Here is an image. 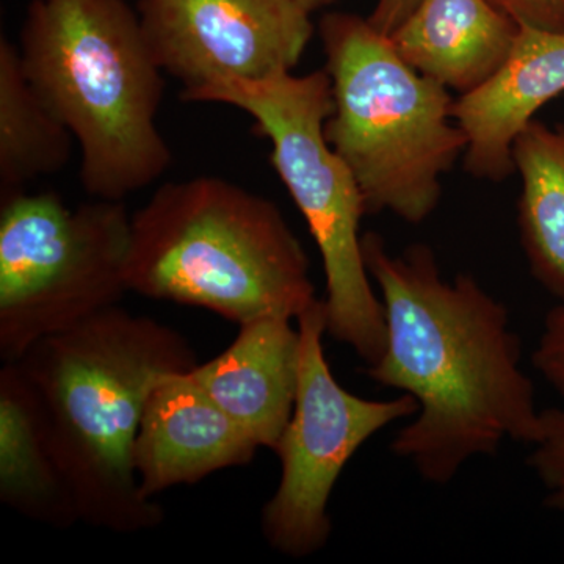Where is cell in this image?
<instances>
[{"mask_svg":"<svg viewBox=\"0 0 564 564\" xmlns=\"http://www.w3.org/2000/svg\"><path fill=\"white\" fill-rule=\"evenodd\" d=\"M417 3L419 0H378L369 22L378 32L389 36L413 13Z\"/></svg>","mask_w":564,"mask_h":564,"instance_id":"obj_20","label":"cell"},{"mask_svg":"<svg viewBox=\"0 0 564 564\" xmlns=\"http://www.w3.org/2000/svg\"><path fill=\"white\" fill-rule=\"evenodd\" d=\"M529 464L544 488V503L564 511V410L541 411L540 440L532 445Z\"/></svg>","mask_w":564,"mask_h":564,"instance_id":"obj_17","label":"cell"},{"mask_svg":"<svg viewBox=\"0 0 564 564\" xmlns=\"http://www.w3.org/2000/svg\"><path fill=\"white\" fill-rule=\"evenodd\" d=\"M126 282L239 326L293 321L317 300L310 259L276 204L214 176L166 182L131 215Z\"/></svg>","mask_w":564,"mask_h":564,"instance_id":"obj_4","label":"cell"},{"mask_svg":"<svg viewBox=\"0 0 564 564\" xmlns=\"http://www.w3.org/2000/svg\"><path fill=\"white\" fill-rule=\"evenodd\" d=\"M181 99L236 107L270 140L274 172L321 251L326 332L351 347L366 367L373 366L384 350V307L364 262L361 221L369 214L361 188L325 137L333 111L328 70L284 73L265 80L223 79Z\"/></svg>","mask_w":564,"mask_h":564,"instance_id":"obj_6","label":"cell"},{"mask_svg":"<svg viewBox=\"0 0 564 564\" xmlns=\"http://www.w3.org/2000/svg\"><path fill=\"white\" fill-rule=\"evenodd\" d=\"M519 31L491 0H419L389 39L411 68L466 95L503 68Z\"/></svg>","mask_w":564,"mask_h":564,"instance_id":"obj_13","label":"cell"},{"mask_svg":"<svg viewBox=\"0 0 564 564\" xmlns=\"http://www.w3.org/2000/svg\"><path fill=\"white\" fill-rule=\"evenodd\" d=\"M22 66L80 150V184L122 202L154 184L173 154L158 128L163 70L126 0H32Z\"/></svg>","mask_w":564,"mask_h":564,"instance_id":"obj_3","label":"cell"},{"mask_svg":"<svg viewBox=\"0 0 564 564\" xmlns=\"http://www.w3.org/2000/svg\"><path fill=\"white\" fill-rule=\"evenodd\" d=\"M188 372L163 375L144 404L133 463L141 492L150 499L247 466L261 448Z\"/></svg>","mask_w":564,"mask_h":564,"instance_id":"obj_10","label":"cell"},{"mask_svg":"<svg viewBox=\"0 0 564 564\" xmlns=\"http://www.w3.org/2000/svg\"><path fill=\"white\" fill-rule=\"evenodd\" d=\"M131 215L96 198L69 207L55 192H2L0 358L18 362L44 337L118 306Z\"/></svg>","mask_w":564,"mask_h":564,"instance_id":"obj_7","label":"cell"},{"mask_svg":"<svg viewBox=\"0 0 564 564\" xmlns=\"http://www.w3.org/2000/svg\"><path fill=\"white\" fill-rule=\"evenodd\" d=\"M536 372L564 399V304L558 303L544 318L543 334L532 355Z\"/></svg>","mask_w":564,"mask_h":564,"instance_id":"obj_18","label":"cell"},{"mask_svg":"<svg viewBox=\"0 0 564 564\" xmlns=\"http://www.w3.org/2000/svg\"><path fill=\"white\" fill-rule=\"evenodd\" d=\"M513 159L521 177L519 236L530 272L564 304V126L534 118L516 137Z\"/></svg>","mask_w":564,"mask_h":564,"instance_id":"obj_15","label":"cell"},{"mask_svg":"<svg viewBox=\"0 0 564 564\" xmlns=\"http://www.w3.org/2000/svg\"><path fill=\"white\" fill-rule=\"evenodd\" d=\"M188 373L259 447L274 451L295 406L299 328L274 315L243 323L225 351Z\"/></svg>","mask_w":564,"mask_h":564,"instance_id":"obj_12","label":"cell"},{"mask_svg":"<svg viewBox=\"0 0 564 564\" xmlns=\"http://www.w3.org/2000/svg\"><path fill=\"white\" fill-rule=\"evenodd\" d=\"M152 55L181 96L223 79L292 73L314 35L296 0H139Z\"/></svg>","mask_w":564,"mask_h":564,"instance_id":"obj_9","label":"cell"},{"mask_svg":"<svg viewBox=\"0 0 564 564\" xmlns=\"http://www.w3.org/2000/svg\"><path fill=\"white\" fill-rule=\"evenodd\" d=\"M518 24L564 32V0H491Z\"/></svg>","mask_w":564,"mask_h":564,"instance_id":"obj_19","label":"cell"},{"mask_svg":"<svg viewBox=\"0 0 564 564\" xmlns=\"http://www.w3.org/2000/svg\"><path fill=\"white\" fill-rule=\"evenodd\" d=\"M362 256L386 321L383 355L364 372L419 404L417 417L393 437V455L430 484L448 485L464 463L496 454L505 440L536 443L541 411L507 306L473 274L445 281L429 245L392 254L369 231Z\"/></svg>","mask_w":564,"mask_h":564,"instance_id":"obj_1","label":"cell"},{"mask_svg":"<svg viewBox=\"0 0 564 564\" xmlns=\"http://www.w3.org/2000/svg\"><path fill=\"white\" fill-rule=\"evenodd\" d=\"M18 364L39 397L80 521L124 534L161 524V505L141 492L133 447L152 388L198 364L185 337L113 306L44 337Z\"/></svg>","mask_w":564,"mask_h":564,"instance_id":"obj_2","label":"cell"},{"mask_svg":"<svg viewBox=\"0 0 564 564\" xmlns=\"http://www.w3.org/2000/svg\"><path fill=\"white\" fill-rule=\"evenodd\" d=\"M0 500L18 514L54 529L80 521L39 397L18 362H6L0 370Z\"/></svg>","mask_w":564,"mask_h":564,"instance_id":"obj_14","label":"cell"},{"mask_svg":"<svg viewBox=\"0 0 564 564\" xmlns=\"http://www.w3.org/2000/svg\"><path fill=\"white\" fill-rule=\"evenodd\" d=\"M325 300H314L296 317L300 377L295 406L274 452L281 480L262 511V532L274 551L306 558L332 534L328 502L352 455L384 426L417 414L410 393L367 400L340 386L326 361Z\"/></svg>","mask_w":564,"mask_h":564,"instance_id":"obj_8","label":"cell"},{"mask_svg":"<svg viewBox=\"0 0 564 564\" xmlns=\"http://www.w3.org/2000/svg\"><path fill=\"white\" fill-rule=\"evenodd\" d=\"M519 25L503 68L455 99V121L469 141L464 166L478 180L502 182L516 173V137L545 104L564 93V32Z\"/></svg>","mask_w":564,"mask_h":564,"instance_id":"obj_11","label":"cell"},{"mask_svg":"<svg viewBox=\"0 0 564 564\" xmlns=\"http://www.w3.org/2000/svg\"><path fill=\"white\" fill-rule=\"evenodd\" d=\"M321 39L333 90L325 137L358 182L367 214L425 221L440 206L441 180L469 143L455 99L411 68L369 20L326 14Z\"/></svg>","mask_w":564,"mask_h":564,"instance_id":"obj_5","label":"cell"},{"mask_svg":"<svg viewBox=\"0 0 564 564\" xmlns=\"http://www.w3.org/2000/svg\"><path fill=\"white\" fill-rule=\"evenodd\" d=\"M74 137L44 102L22 66L20 47L0 40V191L65 169Z\"/></svg>","mask_w":564,"mask_h":564,"instance_id":"obj_16","label":"cell"},{"mask_svg":"<svg viewBox=\"0 0 564 564\" xmlns=\"http://www.w3.org/2000/svg\"><path fill=\"white\" fill-rule=\"evenodd\" d=\"M304 10L313 13L315 10L325 9V7L332 6L337 0H296Z\"/></svg>","mask_w":564,"mask_h":564,"instance_id":"obj_21","label":"cell"}]
</instances>
